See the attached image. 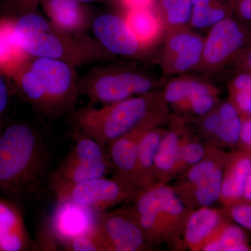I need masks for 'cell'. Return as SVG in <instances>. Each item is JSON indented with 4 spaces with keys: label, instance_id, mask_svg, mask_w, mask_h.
<instances>
[{
    "label": "cell",
    "instance_id": "1",
    "mask_svg": "<svg viewBox=\"0 0 251 251\" xmlns=\"http://www.w3.org/2000/svg\"><path fill=\"white\" fill-rule=\"evenodd\" d=\"M50 162L44 138L31 126L14 123L0 132V194L27 199L41 188Z\"/></svg>",
    "mask_w": 251,
    "mask_h": 251
},
{
    "label": "cell",
    "instance_id": "2",
    "mask_svg": "<svg viewBox=\"0 0 251 251\" xmlns=\"http://www.w3.org/2000/svg\"><path fill=\"white\" fill-rule=\"evenodd\" d=\"M10 79L19 95L46 118L73 115L76 110L78 79L75 66L70 63L29 57Z\"/></svg>",
    "mask_w": 251,
    "mask_h": 251
},
{
    "label": "cell",
    "instance_id": "3",
    "mask_svg": "<svg viewBox=\"0 0 251 251\" xmlns=\"http://www.w3.org/2000/svg\"><path fill=\"white\" fill-rule=\"evenodd\" d=\"M169 115L163 90L151 91L101 108L94 105L73 114L75 129L107 149L110 144L149 121L164 122Z\"/></svg>",
    "mask_w": 251,
    "mask_h": 251
},
{
    "label": "cell",
    "instance_id": "4",
    "mask_svg": "<svg viewBox=\"0 0 251 251\" xmlns=\"http://www.w3.org/2000/svg\"><path fill=\"white\" fill-rule=\"evenodd\" d=\"M12 20L18 42L29 57L59 59L76 67L108 55L97 41L64 30L36 13Z\"/></svg>",
    "mask_w": 251,
    "mask_h": 251
},
{
    "label": "cell",
    "instance_id": "5",
    "mask_svg": "<svg viewBox=\"0 0 251 251\" xmlns=\"http://www.w3.org/2000/svg\"><path fill=\"white\" fill-rule=\"evenodd\" d=\"M134 206L129 209L149 244L174 241L184 232L188 208L175 188L154 182L133 193Z\"/></svg>",
    "mask_w": 251,
    "mask_h": 251
},
{
    "label": "cell",
    "instance_id": "6",
    "mask_svg": "<svg viewBox=\"0 0 251 251\" xmlns=\"http://www.w3.org/2000/svg\"><path fill=\"white\" fill-rule=\"evenodd\" d=\"M163 83L138 68L116 64L94 68L78 80V88L92 105H105L158 90Z\"/></svg>",
    "mask_w": 251,
    "mask_h": 251
},
{
    "label": "cell",
    "instance_id": "7",
    "mask_svg": "<svg viewBox=\"0 0 251 251\" xmlns=\"http://www.w3.org/2000/svg\"><path fill=\"white\" fill-rule=\"evenodd\" d=\"M74 139V145L67 157L50 175V186L52 191L105 176L113 168L106 148L75 128Z\"/></svg>",
    "mask_w": 251,
    "mask_h": 251
},
{
    "label": "cell",
    "instance_id": "8",
    "mask_svg": "<svg viewBox=\"0 0 251 251\" xmlns=\"http://www.w3.org/2000/svg\"><path fill=\"white\" fill-rule=\"evenodd\" d=\"M227 156L222 150L208 148L202 161L183 173L175 190L188 209L211 206L219 201Z\"/></svg>",
    "mask_w": 251,
    "mask_h": 251
},
{
    "label": "cell",
    "instance_id": "9",
    "mask_svg": "<svg viewBox=\"0 0 251 251\" xmlns=\"http://www.w3.org/2000/svg\"><path fill=\"white\" fill-rule=\"evenodd\" d=\"M248 40L247 29L240 21L229 16L216 23L204 37L202 60L196 71L219 72L240 56Z\"/></svg>",
    "mask_w": 251,
    "mask_h": 251
},
{
    "label": "cell",
    "instance_id": "10",
    "mask_svg": "<svg viewBox=\"0 0 251 251\" xmlns=\"http://www.w3.org/2000/svg\"><path fill=\"white\" fill-rule=\"evenodd\" d=\"M204 37L189 25L165 32L160 64L166 75H179L196 71L202 60Z\"/></svg>",
    "mask_w": 251,
    "mask_h": 251
},
{
    "label": "cell",
    "instance_id": "11",
    "mask_svg": "<svg viewBox=\"0 0 251 251\" xmlns=\"http://www.w3.org/2000/svg\"><path fill=\"white\" fill-rule=\"evenodd\" d=\"M57 202L69 201L97 211L128 201L135 191L112 177L105 176L81 181L53 190Z\"/></svg>",
    "mask_w": 251,
    "mask_h": 251
},
{
    "label": "cell",
    "instance_id": "12",
    "mask_svg": "<svg viewBox=\"0 0 251 251\" xmlns=\"http://www.w3.org/2000/svg\"><path fill=\"white\" fill-rule=\"evenodd\" d=\"M97 230L105 251H141L149 242L129 209L100 211Z\"/></svg>",
    "mask_w": 251,
    "mask_h": 251
},
{
    "label": "cell",
    "instance_id": "13",
    "mask_svg": "<svg viewBox=\"0 0 251 251\" xmlns=\"http://www.w3.org/2000/svg\"><path fill=\"white\" fill-rule=\"evenodd\" d=\"M92 29L99 45L112 55L142 59L151 51L140 44L130 30L125 18L118 15H99L92 23Z\"/></svg>",
    "mask_w": 251,
    "mask_h": 251
},
{
    "label": "cell",
    "instance_id": "14",
    "mask_svg": "<svg viewBox=\"0 0 251 251\" xmlns=\"http://www.w3.org/2000/svg\"><path fill=\"white\" fill-rule=\"evenodd\" d=\"M162 123L158 120L144 122L107 147L109 158L115 171L113 177L134 191L133 176L140 140L147 131Z\"/></svg>",
    "mask_w": 251,
    "mask_h": 251
},
{
    "label": "cell",
    "instance_id": "15",
    "mask_svg": "<svg viewBox=\"0 0 251 251\" xmlns=\"http://www.w3.org/2000/svg\"><path fill=\"white\" fill-rule=\"evenodd\" d=\"M49 221V226L61 245L63 243L92 232L97 227L99 212L69 202H57Z\"/></svg>",
    "mask_w": 251,
    "mask_h": 251
},
{
    "label": "cell",
    "instance_id": "16",
    "mask_svg": "<svg viewBox=\"0 0 251 251\" xmlns=\"http://www.w3.org/2000/svg\"><path fill=\"white\" fill-rule=\"evenodd\" d=\"M32 248L21 209L14 201L0 198V251H25Z\"/></svg>",
    "mask_w": 251,
    "mask_h": 251
},
{
    "label": "cell",
    "instance_id": "17",
    "mask_svg": "<svg viewBox=\"0 0 251 251\" xmlns=\"http://www.w3.org/2000/svg\"><path fill=\"white\" fill-rule=\"evenodd\" d=\"M251 166V152L241 150L227 154L219 198L225 208L243 202Z\"/></svg>",
    "mask_w": 251,
    "mask_h": 251
},
{
    "label": "cell",
    "instance_id": "18",
    "mask_svg": "<svg viewBox=\"0 0 251 251\" xmlns=\"http://www.w3.org/2000/svg\"><path fill=\"white\" fill-rule=\"evenodd\" d=\"M226 221L223 211L211 206H202L191 211L183 232L185 245L191 251H202L204 245Z\"/></svg>",
    "mask_w": 251,
    "mask_h": 251
},
{
    "label": "cell",
    "instance_id": "19",
    "mask_svg": "<svg viewBox=\"0 0 251 251\" xmlns=\"http://www.w3.org/2000/svg\"><path fill=\"white\" fill-rule=\"evenodd\" d=\"M184 128V122L176 117L173 120L171 129L167 130L162 138L155 157L156 182L167 183L176 176L180 139Z\"/></svg>",
    "mask_w": 251,
    "mask_h": 251
},
{
    "label": "cell",
    "instance_id": "20",
    "mask_svg": "<svg viewBox=\"0 0 251 251\" xmlns=\"http://www.w3.org/2000/svg\"><path fill=\"white\" fill-rule=\"evenodd\" d=\"M167 130L155 127L144 134L138 145L133 186L135 191L156 182L154 162L160 142Z\"/></svg>",
    "mask_w": 251,
    "mask_h": 251
},
{
    "label": "cell",
    "instance_id": "21",
    "mask_svg": "<svg viewBox=\"0 0 251 251\" xmlns=\"http://www.w3.org/2000/svg\"><path fill=\"white\" fill-rule=\"evenodd\" d=\"M125 18L137 39L150 50L165 35L166 28L161 14L151 8L128 10Z\"/></svg>",
    "mask_w": 251,
    "mask_h": 251
},
{
    "label": "cell",
    "instance_id": "22",
    "mask_svg": "<svg viewBox=\"0 0 251 251\" xmlns=\"http://www.w3.org/2000/svg\"><path fill=\"white\" fill-rule=\"evenodd\" d=\"M79 0H46L50 21L73 34H82L88 25V17Z\"/></svg>",
    "mask_w": 251,
    "mask_h": 251
},
{
    "label": "cell",
    "instance_id": "23",
    "mask_svg": "<svg viewBox=\"0 0 251 251\" xmlns=\"http://www.w3.org/2000/svg\"><path fill=\"white\" fill-rule=\"evenodd\" d=\"M29 57L18 42L13 20L0 19V74L11 78Z\"/></svg>",
    "mask_w": 251,
    "mask_h": 251
},
{
    "label": "cell",
    "instance_id": "24",
    "mask_svg": "<svg viewBox=\"0 0 251 251\" xmlns=\"http://www.w3.org/2000/svg\"><path fill=\"white\" fill-rule=\"evenodd\" d=\"M248 237L240 226L225 222L204 247V251H248Z\"/></svg>",
    "mask_w": 251,
    "mask_h": 251
},
{
    "label": "cell",
    "instance_id": "25",
    "mask_svg": "<svg viewBox=\"0 0 251 251\" xmlns=\"http://www.w3.org/2000/svg\"><path fill=\"white\" fill-rule=\"evenodd\" d=\"M233 11V0H213L205 6H193L189 26L193 29H210L216 23L231 16Z\"/></svg>",
    "mask_w": 251,
    "mask_h": 251
},
{
    "label": "cell",
    "instance_id": "26",
    "mask_svg": "<svg viewBox=\"0 0 251 251\" xmlns=\"http://www.w3.org/2000/svg\"><path fill=\"white\" fill-rule=\"evenodd\" d=\"M184 128L180 139L179 153L175 175L183 174L191 167L202 161L207 148L201 142L191 136Z\"/></svg>",
    "mask_w": 251,
    "mask_h": 251
},
{
    "label": "cell",
    "instance_id": "27",
    "mask_svg": "<svg viewBox=\"0 0 251 251\" xmlns=\"http://www.w3.org/2000/svg\"><path fill=\"white\" fill-rule=\"evenodd\" d=\"M159 3V12L166 31L189 25L192 11L191 0H160Z\"/></svg>",
    "mask_w": 251,
    "mask_h": 251
},
{
    "label": "cell",
    "instance_id": "28",
    "mask_svg": "<svg viewBox=\"0 0 251 251\" xmlns=\"http://www.w3.org/2000/svg\"><path fill=\"white\" fill-rule=\"evenodd\" d=\"M62 246L64 250L67 251H105L97 227L89 233L63 243Z\"/></svg>",
    "mask_w": 251,
    "mask_h": 251
},
{
    "label": "cell",
    "instance_id": "29",
    "mask_svg": "<svg viewBox=\"0 0 251 251\" xmlns=\"http://www.w3.org/2000/svg\"><path fill=\"white\" fill-rule=\"evenodd\" d=\"M226 209V215L236 224L251 230V202H242Z\"/></svg>",
    "mask_w": 251,
    "mask_h": 251
},
{
    "label": "cell",
    "instance_id": "30",
    "mask_svg": "<svg viewBox=\"0 0 251 251\" xmlns=\"http://www.w3.org/2000/svg\"><path fill=\"white\" fill-rule=\"evenodd\" d=\"M4 75L0 74V132L3 129V120L9 103V90Z\"/></svg>",
    "mask_w": 251,
    "mask_h": 251
},
{
    "label": "cell",
    "instance_id": "31",
    "mask_svg": "<svg viewBox=\"0 0 251 251\" xmlns=\"http://www.w3.org/2000/svg\"><path fill=\"white\" fill-rule=\"evenodd\" d=\"M242 125L239 144L242 150L251 153V117H242Z\"/></svg>",
    "mask_w": 251,
    "mask_h": 251
},
{
    "label": "cell",
    "instance_id": "32",
    "mask_svg": "<svg viewBox=\"0 0 251 251\" xmlns=\"http://www.w3.org/2000/svg\"><path fill=\"white\" fill-rule=\"evenodd\" d=\"M234 10L244 21L251 22V0H233Z\"/></svg>",
    "mask_w": 251,
    "mask_h": 251
},
{
    "label": "cell",
    "instance_id": "33",
    "mask_svg": "<svg viewBox=\"0 0 251 251\" xmlns=\"http://www.w3.org/2000/svg\"><path fill=\"white\" fill-rule=\"evenodd\" d=\"M128 10L151 8L155 0H122Z\"/></svg>",
    "mask_w": 251,
    "mask_h": 251
},
{
    "label": "cell",
    "instance_id": "34",
    "mask_svg": "<svg viewBox=\"0 0 251 251\" xmlns=\"http://www.w3.org/2000/svg\"><path fill=\"white\" fill-rule=\"evenodd\" d=\"M238 58V63L244 72L251 73V43L247 50H244Z\"/></svg>",
    "mask_w": 251,
    "mask_h": 251
},
{
    "label": "cell",
    "instance_id": "35",
    "mask_svg": "<svg viewBox=\"0 0 251 251\" xmlns=\"http://www.w3.org/2000/svg\"><path fill=\"white\" fill-rule=\"evenodd\" d=\"M243 202H251V166L246 182Z\"/></svg>",
    "mask_w": 251,
    "mask_h": 251
},
{
    "label": "cell",
    "instance_id": "36",
    "mask_svg": "<svg viewBox=\"0 0 251 251\" xmlns=\"http://www.w3.org/2000/svg\"><path fill=\"white\" fill-rule=\"evenodd\" d=\"M213 0H191L192 7L193 6H202L209 4Z\"/></svg>",
    "mask_w": 251,
    "mask_h": 251
},
{
    "label": "cell",
    "instance_id": "37",
    "mask_svg": "<svg viewBox=\"0 0 251 251\" xmlns=\"http://www.w3.org/2000/svg\"><path fill=\"white\" fill-rule=\"evenodd\" d=\"M80 1H83V2H87V1H92V0H79Z\"/></svg>",
    "mask_w": 251,
    "mask_h": 251
},
{
    "label": "cell",
    "instance_id": "38",
    "mask_svg": "<svg viewBox=\"0 0 251 251\" xmlns=\"http://www.w3.org/2000/svg\"><path fill=\"white\" fill-rule=\"evenodd\" d=\"M249 117H251V113H250V115H249Z\"/></svg>",
    "mask_w": 251,
    "mask_h": 251
}]
</instances>
